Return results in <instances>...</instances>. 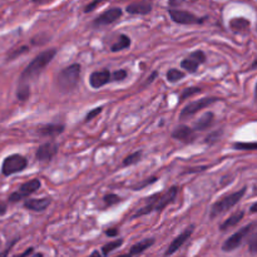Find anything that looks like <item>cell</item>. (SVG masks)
Returning <instances> with one entry per match:
<instances>
[{"instance_id":"7402d4cb","label":"cell","mask_w":257,"mask_h":257,"mask_svg":"<svg viewBox=\"0 0 257 257\" xmlns=\"http://www.w3.org/2000/svg\"><path fill=\"white\" fill-rule=\"evenodd\" d=\"M129 47H130V38L129 36H127L126 34H121V35L118 36L117 42L111 46V50L112 51H121V50H123V49L129 48Z\"/></svg>"},{"instance_id":"1f68e13d","label":"cell","mask_w":257,"mask_h":257,"mask_svg":"<svg viewBox=\"0 0 257 257\" xmlns=\"http://www.w3.org/2000/svg\"><path fill=\"white\" fill-rule=\"evenodd\" d=\"M188 58H191V59H193V61H196L197 63H200V65H201V64L206 63V54L203 53L202 50L192 51V53H191V54L188 55Z\"/></svg>"},{"instance_id":"cb8c5ba5","label":"cell","mask_w":257,"mask_h":257,"mask_svg":"<svg viewBox=\"0 0 257 257\" xmlns=\"http://www.w3.org/2000/svg\"><path fill=\"white\" fill-rule=\"evenodd\" d=\"M143 152L142 151H137L133 153L128 154L127 157L123 160V166H133V164L138 163L139 161L142 160Z\"/></svg>"},{"instance_id":"ffe728a7","label":"cell","mask_w":257,"mask_h":257,"mask_svg":"<svg viewBox=\"0 0 257 257\" xmlns=\"http://www.w3.org/2000/svg\"><path fill=\"white\" fill-rule=\"evenodd\" d=\"M153 243H154V239L143 240V241L138 242V243H136V245H133L132 247H130L129 255L130 256H137V255L143 254V252H145L147 248L151 247Z\"/></svg>"},{"instance_id":"5bb4252c","label":"cell","mask_w":257,"mask_h":257,"mask_svg":"<svg viewBox=\"0 0 257 257\" xmlns=\"http://www.w3.org/2000/svg\"><path fill=\"white\" fill-rule=\"evenodd\" d=\"M172 138L182 141L183 143H192L196 138V134L192 128L183 124V126H178L177 128H175V130L172 132Z\"/></svg>"},{"instance_id":"836d02e7","label":"cell","mask_w":257,"mask_h":257,"mask_svg":"<svg viewBox=\"0 0 257 257\" xmlns=\"http://www.w3.org/2000/svg\"><path fill=\"white\" fill-rule=\"evenodd\" d=\"M127 76H128L127 70L119 69V70H115L114 73L111 74V79H112V80H115V82H121V80L127 78Z\"/></svg>"},{"instance_id":"9a60e30c","label":"cell","mask_w":257,"mask_h":257,"mask_svg":"<svg viewBox=\"0 0 257 257\" xmlns=\"http://www.w3.org/2000/svg\"><path fill=\"white\" fill-rule=\"evenodd\" d=\"M153 9V4L151 1H137V3H132L129 5H127L126 10L129 14H134V16H145V14H149Z\"/></svg>"},{"instance_id":"52a82bcc","label":"cell","mask_w":257,"mask_h":257,"mask_svg":"<svg viewBox=\"0 0 257 257\" xmlns=\"http://www.w3.org/2000/svg\"><path fill=\"white\" fill-rule=\"evenodd\" d=\"M40 186H42V183H40V181L38 178H34L31 179V181L25 182V183H23V185L19 187L18 191H16V192H13V193L10 194L8 201L12 203H16L19 202V201H23L24 198H27L28 196H31V194H33L34 192L39 190Z\"/></svg>"},{"instance_id":"4dcf8cb0","label":"cell","mask_w":257,"mask_h":257,"mask_svg":"<svg viewBox=\"0 0 257 257\" xmlns=\"http://www.w3.org/2000/svg\"><path fill=\"white\" fill-rule=\"evenodd\" d=\"M222 133H224V132H222V129L215 130V132H212V133H209V136L206 137L205 142L209 143V145H213V143H216L218 139L221 138Z\"/></svg>"},{"instance_id":"e0dca14e","label":"cell","mask_w":257,"mask_h":257,"mask_svg":"<svg viewBox=\"0 0 257 257\" xmlns=\"http://www.w3.org/2000/svg\"><path fill=\"white\" fill-rule=\"evenodd\" d=\"M64 129L63 124H44L38 128V133L44 137H55L63 133Z\"/></svg>"},{"instance_id":"ba28073f","label":"cell","mask_w":257,"mask_h":257,"mask_svg":"<svg viewBox=\"0 0 257 257\" xmlns=\"http://www.w3.org/2000/svg\"><path fill=\"white\" fill-rule=\"evenodd\" d=\"M168 14L172 18V20L177 24L182 25H191V24H202L206 18H198L193 14V13L187 12V10L182 9H168Z\"/></svg>"},{"instance_id":"d4e9b609","label":"cell","mask_w":257,"mask_h":257,"mask_svg":"<svg viewBox=\"0 0 257 257\" xmlns=\"http://www.w3.org/2000/svg\"><path fill=\"white\" fill-rule=\"evenodd\" d=\"M122 245H123V240H122V239L117 240V241L109 242V243H107V245H104V246H103V247H102V255H103V256H104V257L108 256V255L111 254V252L114 251L115 248L121 247Z\"/></svg>"},{"instance_id":"8992f818","label":"cell","mask_w":257,"mask_h":257,"mask_svg":"<svg viewBox=\"0 0 257 257\" xmlns=\"http://www.w3.org/2000/svg\"><path fill=\"white\" fill-rule=\"evenodd\" d=\"M255 226H256L255 224H250L247 225V226L242 227L241 230L237 231L236 233H233L232 236H230L224 242L222 250H224L225 252H231L233 251V250H236L237 247H240L242 242H243V240L248 236V233L254 230Z\"/></svg>"},{"instance_id":"f546056e","label":"cell","mask_w":257,"mask_h":257,"mask_svg":"<svg viewBox=\"0 0 257 257\" xmlns=\"http://www.w3.org/2000/svg\"><path fill=\"white\" fill-rule=\"evenodd\" d=\"M233 148L236 151H257V143H233Z\"/></svg>"},{"instance_id":"c3c4849f","label":"cell","mask_w":257,"mask_h":257,"mask_svg":"<svg viewBox=\"0 0 257 257\" xmlns=\"http://www.w3.org/2000/svg\"><path fill=\"white\" fill-rule=\"evenodd\" d=\"M251 68H257V59H256V62H255V63L252 64V65H251Z\"/></svg>"},{"instance_id":"4316f807","label":"cell","mask_w":257,"mask_h":257,"mask_svg":"<svg viewBox=\"0 0 257 257\" xmlns=\"http://www.w3.org/2000/svg\"><path fill=\"white\" fill-rule=\"evenodd\" d=\"M28 51H29V48H28L27 46H21V47H19V48L12 49V50L8 53V55H6V61L8 62L14 61L16 58L20 57L21 54H25V53H28Z\"/></svg>"},{"instance_id":"6da1fadb","label":"cell","mask_w":257,"mask_h":257,"mask_svg":"<svg viewBox=\"0 0 257 257\" xmlns=\"http://www.w3.org/2000/svg\"><path fill=\"white\" fill-rule=\"evenodd\" d=\"M177 194H178V187H176V186L168 188L164 192H161V193L152 194L148 198H145V205L137 209L136 213L132 217L136 218L148 215L152 212H161L162 209H166L167 206L175 202Z\"/></svg>"},{"instance_id":"3957f363","label":"cell","mask_w":257,"mask_h":257,"mask_svg":"<svg viewBox=\"0 0 257 257\" xmlns=\"http://www.w3.org/2000/svg\"><path fill=\"white\" fill-rule=\"evenodd\" d=\"M80 70H82V67L78 63H74L69 67L62 69L61 73L55 78V84H57L58 89L62 93H69V92L74 91L78 85Z\"/></svg>"},{"instance_id":"d590c367","label":"cell","mask_w":257,"mask_h":257,"mask_svg":"<svg viewBox=\"0 0 257 257\" xmlns=\"http://www.w3.org/2000/svg\"><path fill=\"white\" fill-rule=\"evenodd\" d=\"M248 250L251 254H257V232H255L248 239Z\"/></svg>"},{"instance_id":"bcb514c9","label":"cell","mask_w":257,"mask_h":257,"mask_svg":"<svg viewBox=\"0 0 257 257\" xmlns=\"http://www.w3.org/2000/svg\"><path fill=\"white\" fill-rule=\"evenodd\" d=\"M32 257H43V254H40V252H38V254L33 255V256H32Z\"/></svg>"},{"instance_id":"4fadbf2b","label":"cell","mask_w":257,"mask_h":257,"mask_svg":"<svg viewBox=\"0 0 257 257\" xmlns=\"http://www.w3.org/2000/svg\"><path fill=\"white\" fill-rule=\"evenodd\" d=\"M108 82H111V72L108 69L97 70V72H93L89 76V84L94 89L102 88Z\"/></svg>"},{"instance_id":"ee69618b","label":"cell","mask_w":257,"mask_h":257,"mask_svg":"<svg viewBox=\"0 0 257 257\" xmlns=\"http://www.w3.org/2000/svg\"><path fill=\"white\" fill-rule=\"evenodd\" d=\"M88 257H102V255L99 254V251H93Z\"/></svg>"},{"instance_id":"f1b7e54d","label":"cell","mask_w":257,"mask_h":257,"mask_svg":"<svg viewBox=\"0 0 257 257\" xmlns=\"http://www.w3.org/2000/svg\"><path fill=\"white\" fill-rule=\"evenodd\" d=\"M201 92H202V89L198 87L187 88V89H185V91L181 93V96H179V102H183V100H186L187 98L192 97V96H194V94L201 93Z\"/></svg>"},{"instance_id":"5b68a950","label":"cell","mask_w":257,"mask_h":257,"mask_svg":"<svg viewBox=\"0 0 257 257\" xmlns=\"http://www.w3.org/2000/svg\"><path fill=\"white\" fill-rule=\"evenodd\" d=\"M27 166L28 161L24 156H21V154H10L3 161L1 173L8 177V176L16 175V173L24 171Z\"/></svg>"},{"instance_id":"e575fe53","label":"cell","mask_w":257,"mask_h":257,"mask_svg":"<svg viewBox=\"0 0 257 257\" xmlns=\"http://www.w3.org/2000/svg\"><path fill=\"white\" fill-rule=\"evenodd\" d=\"M158 181V177H156V176H153V177H149L148 179H145V181L142 182V183H139V185L134 186L133 190L134 191H138V190H143L145 187H147V186L149 185H153V183H156V182Z\"/></svg>"},{"instance_id":"d6a6232c","label":"cell","mask_w":257,"mask_h":257,"mask_svg":"<svg viewBox=\"0 0 257 257\" xmlns=\"http://www.w3.org/2000/svg\"><path fill=\"white\" fill-rule=\"evenodd\" d=\"M103 200H104V203H106L107 206H114L117 205V203L121 202V197L117 196V194L114 193H108L104 196Z\"/></svg>"},{"instance_id":"8fae6325","label":"cell","mask_w":257,"mask_h":257,"mask_svg":"<svg viewBox=\"0 0 257 257\" xmlns=\"http://www.w3.org/2000/svg\"><path fill=\"white\" fill-rule=\"evenodd\" d=\"M193 230H194V226H190V227H187L183 232L179 233L178 236L176 237V239L171 242V245L168 246V248H167L164 256H171V255L175 254L176 251H178V248H181L182 246L185 245L186 241H188V239L192 236Z\"/></svg>"},{"instance_id":"7bdbcfd3","label":"cell","mask_w":257,"mask_h":257,"mask_svg":"<svg viewBox=\"0 0 257 257\" xmlns=\"http://www.w3.org/2000/svg\"><path fill=\"white\" fill-rule=\"evenodd\" d=\"M250 212H251V213H257V202L254 203V205L250 207Z\"/></svg>"},{"instance_id":"2e32d148","label":"cell","mask_w":257,"mask_h":257,"mask_svg":"<svg viewBox=\"0 0 257 257\" xmlns=\"http://www.w3.org/2000/svg\"><path fill=\"white\" fill-rule=\"evenodd\" d=\"M51 203L50 197H44V198H31L24 202V207L31 211L42 212L48 209Z\"/></svg>"},{"instance_id":"8d00e7d4","label":"cell","mask_w":257,"mask_h":257,"mask_svg":"<svg viewBox=\"0 0 257 257\" xmlns=\"http://www.w3.org/2000/svg\"><path fill=\"white\" fill-rule=\"evenodd\" d=\"M102 111H103V108H102V107H98V108H94V109H92L91 112H89V113H88L87 115H85L84 121H85V122H89V121H92V119H93V118H96V117H97L98 114H100V113H102Z\"/></svg>"},{"instance_id":"b9f144b4","label":"cell","mask_w":257,"mask_h":257,"mask_svg":"<svg viewBox=\"0 0 257 257\" xmlns=\"http://www.w3.org/2000/svg\"><path fill=\"white\" fill-rule=\"evenodd\" d=\"M8 211V205L4 201H0V216H4Z\"/></svg>"},{"instance_id":"7dc6e473","label":"cell","mask_w":257,"mask_h":257,"mask_svg":"<svg viewBox=\"0 0 257 257\" xmlns=\"http://www.w3.org/2000/svg\"><path fill=\"white\" fill-rule=\"evenodd\" d=\"M255 97H256V99H257V83H256V85H255Z\"/></svg>"},{"instance_id":"f35d334b","label":"cell","mask_w":257,"mask_h":257,"mask_svg":"<svg viewBox=\"0 0 257 257\" xmlns=\"http://www.w3.org/2000/svg\"><path fill=\"white\" fill-rule=\"evenodd\" d=\"M102 1H93V3H91V4H88L87 6H85L84 8V12L85 13H91V12H93L94 9H96V8H97V6H99V5H102Z\"/></svg>"},{"instance_id":"9c48e42d","label":"cell","mask_w":257,"mask_h":257,"mask_svg":"<svg viewBox=\"0 0 257 257\" xmlns=\"http://www.w3.org/2000/svg\"><path fill=\"white\" fill-rule=\"evenodd\" d=\"M217 100H220L217 97H207V98H202V99H198V100H194V102L188 103L187 106H186L185 108L181 111V115H179V117H181V119L192 117L193 114L198 113L200 111H202V109L207 108V107L213 104V103H216Z\"/></svg>"},{"instance_id":"d6986e66","label":"cell","mask_w":257,"mask_h":257,"mask_svg":"<svg viewBox=\"0 0 257 257\" xmlns=\"http://www.w3.org/2000/svg\"><path fill=\"white\" fill-rule=\"evenodd\" d=\"M213 122H215V114L212 112L205 113V114L194 123L193 130H200L201 132V130L209 129L212 124H213Z\"/></svg>"},{"instance_id":"484cf974","label":"cell","mask_w":257,"mask_h":257,"mask_svg":"<svg viewBox=\"0 0 257 257\" xmlns=\"http://www.w3.org/2000/svg\"><path fill=\"white\" fill-rule=\"evenodd\" d=\"M181 67L187 70V72L194 73L197 72V69L200 67V63H197L196 61L191 59V58H185V59L181 62Z\"/></svg>"},{"instance_id":"60d3db41","label":"cell","mask_w":257,"mask_h":257,"mask_svg":"<svg viewBox=\"0 0 257 257\" xmlns=\"http://www.w3.org/2000/svg\"><path fill=\"white\" fill-rule=\"evenodd\" d=\"M33 252H34V248L33 247H29V248H27V250H25V251L23 252V254L16 255V256H14V257H29L31 255H33Z\"/></svg>"},{"instance_id":"44dd1931","label":"cell","mask_w":257,"mask_h":257,"mask_svg":"<svg viewBox=\"0 0 257 257\" xmlns=\"http://www.w3.org/2000/svg\"><path fill=\"white\" fill-rule=\"evenodd\" d=\"M230 28L233 32H245L250 28V20L246 18H233L230 21Z\"/></svg>"},{"instance_id":"83f0119b","label":"cell","mask_w":257,"mask_h":257,"mask_svg":"<svg viewBox=\"0 0 257 257\" xmlns=\"http://www.w3.org/2000/svg\"><path fill=\"white\" fill-rule=\"evenodd\" d=\"M183 77H185V73L178 69H176V68H172V69H170L168 73H167V79H168V82L171 83L178 82L179 79H182Z\"/></svg>"},{"instance_id":"30bf717a","label":"cell","mask_w":257,"mask_h":257,"mask_svg":"<svg viewBox=\"0 0 257 257\" xmlns=\"http://www.w3.org/2000/svg\"><path fill=\"white\" fill-rule=\"evenodd\" d=\"M122 16H123V10H122L121 8H111V9L106 10V12L102 13L99 16L94 19L93 27L100 28L111 25L113 24L114 21L118 20Z\"/></svg>"},{"instance_id":"74e56055","label":"cell","mask_w":257,"mask_h":257,"mask_svg":"<svg viewBox=\"0 0 257 257\" xmlns=\"http://www.w3.org/2000/svg\"><path fill=\"white\" fill-rule=\"evenodd\" d=\"M16 241H18V239L13 240V241L10 242V243H9V246H8V247H6L5 250H3V251L0 252V257H8V256H9V252L12 251L13 246L16 245Z\"/></svg>"},{"instance_id":"7a4b0ae2","label":"cell","mask_w":257,"mask_h":257,"mask_svg":"<svg viewBox=\"0 0 257 257\" xmlns=\"http://www.w3.org/2000/svg\"><path fill=\"white\" fill-rule=\"evenodd\" d=\"M57 54V49L51 48L48 50L42 51L40 54L36 55L31 63L28 64V67L23 70L20 78H19V83H25L28 84L29 80H33L36 77H39L42 72L46 69V67L50 63V61Z\"/></svg>"},{"instance_id":"ac0fdd59","label":"cell","mask_w":257,"mask_h":257,"mask_svg":"<svg viewBox=\"0 0 257 257\" xmlns=\"http://www.w3.org/2000/svg\"><path fill=\"white\" fill-rule=\"evenodd\" d=\"M243 217H245V211L235 212V213H232L230 217L225 220V221L220 225V230L227 231L228 228H232V227L237 226V225L242 221V218Z\"/></svg>"},{"instance_id":"603a6c76","label":"cell","mask_w":257,"mask_h":257,"mask_svg":"<svg viewBox=\"0 0 257 257\" xmlns=\"http://www.w3.org/2000/svg\"><path fill=\"white\" fill-rule=\"evenodd\" d=\"M29 97H31V88H29V84L19 83L18 89H16V98H18L20 102H25V100L29 99Z\"/></svg>"},{"instance_id":"277c9868","label":"cell","mask_w":257,"mask_h":257,"mask_svg":"<svg viewBox=\"0 0 257 257\" xmlns=\"http://www.w3.org/2000/svg\"><path fill=\"white\" fill-rule=\"evenodd\" d=\"M246 191H247V187H243L241 190L236 191V192H233V193L222 197L217 202L213 203V206L211 207V218L217 217V216L222 215V213L227 212L232 207H235L241 201L242 197L245 196Z\"/></svg>"},{"instance_id":"ab89813d","label":"cell","mask_w":257,"mask_h":257,"mask_svg":"<svg viewBox=\"0 0 257 257\" xmlns=\"http://www.w3.org/2000/svg\"><path fill=\"white\" fill-rule=\"evenodd\" d=\"M118 232H119L118 228H107V230L104 231V233L109 237H115L118 235Z\"/></svg>"},{"instance_id":"7c38bea8","label":"cell","mask_w":257,"mask_h":257,"mask_svg":"<svg viewBox=\"0 0 257 257\" xmlns=\"http://www.w3.org/2000/svg\"><path fill=\"white\" fill-rule=\"evenodd\" d=\"M58 153V145L55 142H47L36 149V160L40 162H49Z\"/></svg>"},{"instance_id":"f6af8a7d","label":"cell","mask_w":257,"mask_h":257,"mask_svg":"<svg viewBox=\"0 0 257 257\" xmlns=\"http://www.w3.org/2000/svg\"><path fill=\"white\" fill-rule=\"evenodd\" d=\"M117 257H132V256H130L129 254H123V255H119V256H117Z\"/></svg>"}]
</instances>
